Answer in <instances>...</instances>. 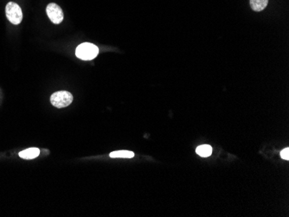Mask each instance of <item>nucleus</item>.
<instances>
[{
	"label": "nucleus",
	"mask_w": 289,
	"mask_h": 217,
	"mask_svg": "<svg viewBox=\"0 0 289 217\" xmlns=\"http://www.w3.org/2000/svg\"><path fill=\"white\" fill-rule=\"evenodd\" d=\"M50 101L57 108L68 107L73 101V95L68 91H58L51 95Z\"/></svg>",
	"instance_id": "f03ea898"
},
{
	"label": "nucleus",
	"mask_w": 289,
	"mask_h": 217,
	"mask_svg": "<svg viewBox=\"0 0 289 217\" xmlns=\"http://www.w3.org/2000/svg\"><path fill=\"white\" fill-rule=\"evenodd\" d=\"M111 157H124V158H132L134 157V153L129 151H118L110 153Z\"/></svg>",
	"instance_id": "6e6552de"
},
{
	"label": "nucleus",
	"mask_w": 289,
	"mask_h": 217,
	"mask_svg": "<svg viewBox=\"0 0 289 217\" xmlns=\"http://www.w3.org/2000/svg\"><path fill=\"white\" fill-rule=\"evenodd\" d=\"M196 153L201 156V157H206L211 156V153H212V148L211 146H208V145H203V146H200L196 148Z\"/></svg>",
	"instance_id": "0eeeda50"
},
{
	"label": "nucleus",
	"mask_w": 289,
	"mask_h": 217,
	"mask_svg": "<svg viewBox=\"0 0 289 217\" xmlns=\"http://www.w3.org/2000/svg\"><path fill=\"white\" fill-rule=\"evenodd\" d=\"M48 17L53 24L58 25L64 20V12L60 6L55 3L48 4L46 8Z\"/></svg>",
	"instance_id": "20e7f679"
},
{
	"label": "nucleus",
	"mask_w": 289,
	"mask_h": 217,
	"mask_svg": "<svg viewBox=\"0 0 289 217\" xmlns=\"http://www.w3.org/2000/svg\"><path fill=\"white\" fill-rule=\"evenodd\" d=\"M40 154L39 149L37 148H29L19 153V157L24 159H33L38 157Z\"/></svg>",
	"instance_id": "39448f33"
},
{
	"label": "nucleus",
	"mask_w": 289,
	"mask_h": 217,
	"mask_svg": "<svg viewBox=\"0 0 289 217\" xmlns=\"http://www.w3.org/2000/svg\"><path fill=\"white\" fill-rule=\"evenodd\" d=\"M5 13L8 20L13 25H19L23 20L21 8L17 3L9 2L5 7Z\"/></svg>",
	"instance_id": "7ed1b4c3"
},
{
	"label": "nucleus",
	"mask_w": 289,
	"mask_h": 217,
	"mask_svg": "<svg viewBox=\"0 0 289 217\" xmlns=\"http://www.w3.org/2000/svg\"><path fill=\"white\" fill-rule=\"evenodd\" d=\"M98 53H99L98 47L90 43H81L75 50L76 57L83 61L92 60L97 57Z\"/></svg>",
	"instance_id": "f257e3e1"
},
{
	"label": "nucleus",
	"mask_w": 289,
	"mask_h": 217,
	"mask_svg": "<svg viewBox=\"0 0 289 217\" xmlns=\"http://www.w3.org/2000/svg\"><path fill=\"white\" fill-rule=\"evenodd\" d=\"M281 157L285 159V160H289V148H286V149L282 151L281 153Z\"/></svg>",
	"instance_id": "1a4fd4ad"
},
{
	"label": "nucleus",
	"mask_w": 289,
	"mask_h": 217,
	"mask_svg": "<svg viewBox=\"0 0 289 217\" xmlns=\"http://www.w3.org/2000/svg\"><path fill=\"white\" fill-rule=\"evenodd\" d=\"M250 6L255 11H261L267 7L268 0H250Z\"/></svg>",
	"instance_id": "423d86ee"
}]
</instances>
